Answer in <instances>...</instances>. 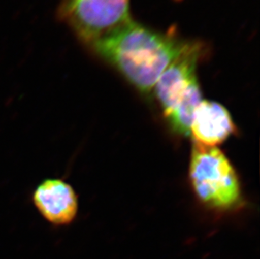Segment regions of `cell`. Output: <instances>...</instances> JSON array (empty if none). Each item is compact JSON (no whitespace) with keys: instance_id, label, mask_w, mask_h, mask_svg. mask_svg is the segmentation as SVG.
Instances as JSON below:
<instances>
[{"instance_id":"obj_6","label":"cell","mask_w":260,"mask_h":259,"mask_svg":"<svg viewBox=\"0 0 260 259\" xmlns=\"http://www.w3.org/2000/svg\"><path fill=\"white\" fill-rule=\"evenodd\" d=\"M235 131L231 115L223 105L202 100L193 115L189 134L192 135L197 144L216 147Z\"/></svg>"},{"instance_id":"obj_3","label":"cell","mask_w":260,"mask_h":259,"mask_svg":"<svg viewBox=\"0 0 260 259\" xmlns=\"http://www.w3.org/2000/svg\"><path fill=\"white\" fill-rule=\"evenodd\" d=\"M189 174L194 193L209 208L226 211L242 202L238 174L226 155L217 147L194 143Z\"/></svg>"},{"instance_id":"obj_5","label":"cell","mask_w":260,"mask_h":259,"mask_svg":"<svg viewBox=\"0 0 260 259\" xmlns=\"http://www.w3.org/2000/svg\"><path fill=\"white\" fill-rule=\"evenodd\" d=\"M32 202L40 215L57 228L74 222L79 211L78 195L61 179L42 180L33 191Z\"/></svg>"},{"instance_id":"obj_1","label":"cell","mask_w":260,"mask_h":259,"mask_svg":"<svg viewBox=\"0 0 260 259\" xmlns=\"http://www.w3.org/2000/svg\"><path fill=\"white\" fill-rule=\"evenodd\" d=\"M187 42L173 32L157 31L131 20L106 32L88 47L141 93H149Z\"/></svg>"},{"instance_id":"obj_2","label":"cell","mask_w":260,"mask_h":259,"mask_svg":"<svg viewBox=\"0 0 260 259\" xmlns=\"http://www.w3.org/2000/svg\"><path fill=\"white\" fill-rule=\"evenodd\" d=\"M206 50L202 42H187L152 89L168 122L178 134L189 135L194 111L202 101L197 68Z\"/></svg>"},{"instance_id":"obj_4","label":"cell","mask_w":260,"mask_h":259,"mask_svg":"<svg viewBox=\"0 0 260 259\" xmlns=\"http://www.w3.org/2000/svg\"><path fill=\"white\" fill-rule=\"evenodd\" d=\"M57 16L80 42L89 46L106 32L132 20L130 0H61Z\"/></svg>"}]
</instances>
